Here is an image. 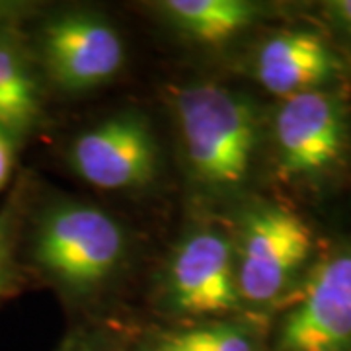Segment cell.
Returning a JSON list of instances; mask_svg holds the SVG:
<instances>
[{"mask_svg": "<svg viewBox=\"0 0 351 351\" xmlns=\"http://www.w3.org/2000/svg\"><path fill=\"white\" fill-rule=\"evenodd\" d=\"M174 106L193 178L213 189L244 184L260 141L254 104L239 92L205 82L180 90Z\"/></svg>", "mask_w": 351, "mask_h": 351, "instance_id": "1", "label": "cell"}, {"mask_svg": "<svg viewBox=\"0 0 351 351\" xmlns=\"http://www.w3.org/2000/svg\"><path fill=\"white\" fill-rule=\"evenodd\" d=\"M322 250L313 225L295 207L256 203L234 244L240 299L256 311H277L301 287Z\"/></svg>", "mask_w": 351, "mask_h": 351, "instance_id": "2", "label": "cell"}, {"mask_svg": "<svg viewBox=\"0 0 351 351\" xmlns=\"http://www.w3.org/2000/svg\"><path fill=\"white\" fill-rule=\"evenodd\" d=\"M279 178L320 188L351 168V98L346 84L279 100L271 123Z\"/></svg>", "mask_w": 351, "mask_h": 351, "instance_id": "3", "label": "cell"}, {"mask_svg": "<svg viewBox=\"0 0 351 351\" xmlns=\"http://www.w3.org/2000/svg\"><path fill=\"white\" fill-rule=\"evenodd\" d=\"M123 226L88 203L61 201L45 209L34 234V260L71 293L86 295L115 274L125 256Z\"/></svg>", "mask_w": 351, "mask_h": 351, "instance_id": "4", "label": "cell"}, {"mask_svg": "<svg viewBox=\"0 0 351 351\" xmlns=\"http://www.w3.org/2000/svg\"><path fill=\"white\" fill-rule=\"evenodd\" d=\"M267 351H351V237L324 246L267 330Z\"/></svg>", "mask_w": 351, "mask_h": 351, "instance_id": "5", "label": "cell"}, {"mask_svg": "<svg viewBox=\"0 0 351 351\" xmlns=\"http://www.w3.org/2000/svg\"><path fill=\"white\" fill-rule=\"evenodd\" d=\"M168 308L199 320H223L240 308L234 242L217 228L191 230L166 267Z\"/></svg>", "mask_w": 351, "mask_h": 351, "instance_id": "6", "label": "cell"}, {"mask_svg": "<svg viewBox=\"0 0 351 351\" xmlns=\"http://www.w3.org/2000/svg\"><path fill=\"white\" fill-rule=\"evenodd\" d=\"M156 141L137 113H119L84 131L71 147V164L90 186L131 189L149 184L158 164Z\"/></svg>", "mask_w": 351, "mask_h": 351, "instance_id": "7", "label": "cell"}, {"mask_svg": "<svg viewBox=\"0 0 351 351\" xmlns=\"http://www.w3.org/2000/svg\"><path fill=\"white\" fill-rule=\"evenodd\" d=\"M350 75L351 66L322 27L274 32L254 55V76L279 100L346 84Z\"/></svg>", "mask_w": 351, "mask_h": 351, "instance_id": "8", "label": "cell"}, {"mask_svg": "<svg viewBox=\"0 0 351 351\" xmlns=\"http://www.w3.org/2000/svg\"><path fill=\"white\" fill-rule=\"evenodd\" d=\"M41 51L51 78L69 92L108 82L125 59L123 41L113 25L84 12L51 20L43 29Z\"/></svg>", "mask_w": 351, "mask_h": 351, "instance_id": "9", "label": "cell"}, {"mask_svg": "<svg viewBox=\"0 0 351 351\" xmlns=\"http://www.w3.org/2000/svg\"><path fill=\"white\" fill-rule=\"evenodd\" d=\"M129 351H267V330L240 320H195L145 334Z\"/></svg>", "mask_w": 351, "mask_h": 351, "instance_id": "10", "label": "cell"}, {"mask_svg": "<svg viewBox=\"0 0 351 351\" xmlns=\"http://www.w3.org/2000/svg\"><path fill=\"white\" fill-rule=\"evenodd\" d=\"M160 10L182 34L215 45L250 27L260 6L246 0H168Z\"/></svg>", "mask_w": 351, "mask_h": 351, "instance_id": "11", "label": "cell"}, {"mask_svg": "<svg viewBox=\"0 0 351 351\" xmlns=\"http://www.w3.org/2000/svg\"><path fill=\"white\" fill-rule=\"evenodd\" d=\"M41 108L39 84L24 49L0 36V131L24 135L36 125Z\"/></svg>", "mask_w": 351, "mask_h": 351, "instance_id": "12", "label": "cell"}, {"mask_svg": "<svg viewBox=\"0 0 351 351\" xmlns=\"http://www.w3.org/2000/svg\"><path fill=\"white\" fill-rule=\"evenodd\" d=\"M318 20L332 43L351 66V0H326L318 6Z\"/></svg>", "mask_w": 351, "mask_h": 351, "instance_id": "13", "label": "cell"}, {"mask_svg": "<svg viewBox=\"0 0 351 351\" xmlns=\"http://www.w3.org/2000/svg\"><path fill=\"white\" fill-rule=\"evenodd\" d=\"M16 209L6 205L0 209V299L6 297L16 287Z\"/></svg>", "mask_w": 351, "mask_h": 351, "instance_id": "14", "label": "cell"}, {"mask_svg": "<svg viewBox=\"0 0 351 351\" xmlns=\"http://www.w3.org/2000/svg\"><path fill=\"white\" fill-rule=\"evenodd\" d=\"M59 351H129L123 343H115L110 339L90 338V336H80V338L69 339Z\"/></svg>", "mask_w": 351, "mask_h": 351, "instance_id": "15", "label": "cell"}, {"mask_svg": "<svg viewBox=\"0 0 351 351\" xmlns=\"http://www.w3.org/2000/svg\"><path fill=\"white\" fill-rule=\"evenodd\" d=\"M14 168V145L12 137H8L4 131H0V189L10 180Z\"/></svg>", "mask_w": 351, "mask_h": 351, "instance_id": "16", "label": "cell"}]
</instances>
